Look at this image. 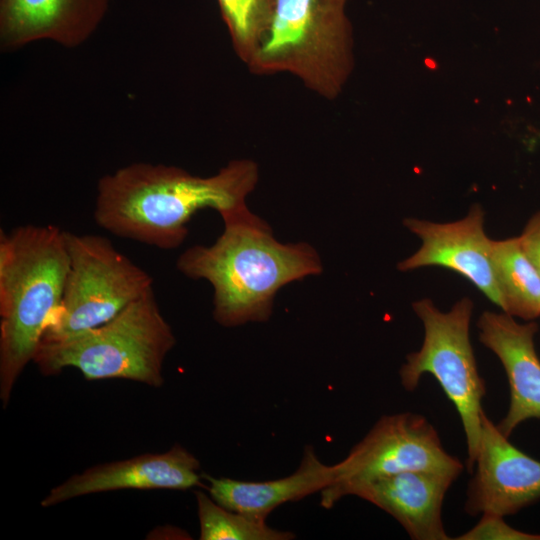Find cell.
Masks as SVG:
<instances>
[{"mask_svg":"<svg viewBox=\"0 0 540 540\" xmlns=\"http://www.w3.org/2000/svg\"><path fill=\"white\" fill-rule=\"evenodd\" d=\"M258 179V166L249 159L232 160L209 177L172 165L131 163L99 179L93 217L115 236L175 249L201 209L216 210L223 221L251 213L246 199Z\"/></svg>","mask_w":540,"mask_h":540,"instance_id":"6da1fadb","label":"cell"},{"mask_svg":"<svg viewBox=\"0 0 540 540\" xmlns=\"http://www.w3.org/2000/svg\"><path fill=\"white\" fill-rule=\"evenodd\" d=\"M176 265L186 277L211 284L213 317L224 327L268 320L283 286L323 269L314 247L277 241L269 224L252 212L224 221L213 244L187 248Z\"/></svg>","mask_w":540,"mask_h":540,"instance_id":"7a4b0ae2","label":"cell"},{"mask_svg":"<svg viewBox=\"0 0 540 540\" xmlns=\"http://www.w3.org/2000/svg\"><path fill=\"white\" fill-rule=\"evenodd\" d=\"M69 257L65 231L22 225L0 232V400L5 408L58 307Z\"/></svg>","mask_w":540,"mask_h":540,"instance_id":"3957f363","label":"cell"},{"mask_svg":"<svg viewBox=\"0 0 540 540\" xmlns=\"http://www.w3.org/2000/svg\"><path fill=\"white\" fill-rule=\"evenodd\" d=\"M175 344L151 289L102 325L41 342L33 362L45 376L75 368L87 380L126 379L157 388L164 383V360Z\"/></svg>","mask_w":540,"mask_h":540,"instance_id":"277c9868","label":"cell"},{"mask_svg":"<svg viewBox=\"0 0 540 540\" xmlns=\"http://www.w3.org/2000/svg\"><path fill=\"white\" fill-rule=\"evenodd\" d=\"M346 0H274L267 32L248 65L257 75L290 73L334 98L347 71Z\"/></svg>","mask_w":540,"mask_h":540,"instance_id":"5b68a950","label":"cell"},{"mask_svg":"<svg viewBox=\"0 0 540 540\" xmlns=\"http://www.w3.org/2000/svg\"><path fill=\"white\" fill-rule=\"evenodd\" d=\"M65 239L69 267L64 291L41 342L102 325L153 289L151 275L106 237L65 231Z\"/></svg>","mask_w":540,"mask_h":540,"instance_id":"8992f818","label":"cell"},{"mask_svg":"<svg viewBox=\"0 0 540 540\" xmlns=\"http://www.w3.org/2000/svg\"><path fill=\"white\" fill-rule=\"evenodd\" d=\"M424 326L421 348L407 355L399 374L402 386L413 391L424 374H431L461 419L467 443V468L471 472L481 435L482 399L486 393L473 348L469 327L473 303L469 298L456 302L448 312L438 310L423 299L413 303Z\"/></svg>","mask_w":540,"mask_h":540,"instance_id":"52a82bcc","label":"cell"},{"mask_svg":"<svg viewBox=\"0 0 540 540\" xmlns=\"http://www.w3.org/2000/svg\"><path fill=\"white\" fill-rule=\"evenodd\" d=\"M320 504L333 507L361 483L407 470H432L459 476L463 464L448 454L433 425L410 412L381 417L340 462Z\"/></svg>","mask_w":540,"mask_h":540,"instance_id":"ba28073f","label":"cell"},{"mask_svg":"<svg viewBox=\"0 0 540 540\" xmlns=\"http://www.w3.org/2000/svg\"><path fill=\"white\" fill-rule=\"evenodd\" d=\"M486 415L469 482L467 514L507 516L540 499V461L514 446Z\"/></svg>","mask_w":540,"mask_h":540,"instance_id":"9c48e42d","label":"cell"},{"mask_svg":"<svg viewBox=\"0 0 540 540\" xmlns=\"http://www.w3.org/2000/svg\"><path fill=\"white\" fill-rule=\"evenodd\" d=\"M484 212L473 206L466 217L454 222L435 223L408 218L404 225L422 241L421 247L398 264L400 271L425 266L452 270L478 288L502 309L503 302L492 259V240L483 229Z\"/></svg>","mask_w":540,"mask_h":540,"instance_id":"30bf717a","label":"cell"},{"mask_svg":"<svg viewBox=\"0 0 540 540\" xmlns=\"http://www.w3.org/2000/svg\"><path fill=\"white\" fill-rule=\"evenodd\" d=\"M200 462L179 444L163 453H147L99 464L52 488L41 501L51 507L90 494L136 490H188L202 486Z\"/></svg>","mask_w":540,"mask_h":540,"instance_id":"8fae6325","label":"cell"},{"mask_svg":"<svg viewBox=\"0 0 540 540\" xmlns=\"http://www.w3.org/2000/svg\"><path fill=\"white\" fill-rule=\"evenodd\" d=\"M110 0H0V46L14 51L47 40L74 48L89 39Z\"/></svg>","mask_w":540,"mask_h":540,"instance_id":"7c38bea8","label":"cell"},{"mask_svg":"<svg viewBox=\"0 0 540 540\" xmlns=\"http://www.w3.org/2000/svg\"><path fill=\"white\" fill-rule=\"evenodd\" d=\"M477 326L479 340L499 358L507 375L510 404L497 427L509 437L524 421L540 419V359L534 345L538 326L491 311L482 313Z\"/></svg>","mask_w":540,"mask_h":540,"instance_id":"4fadbf2b","label":"cell"},{"mask_svg":"<svg viewBox=\"0 0 540 540\" xmlns=\"http://www.w3.org/2000/svg\"><path fill=\"white\" fill-rule=\"evenodd\" d=\"M457 475L432 470H407L353 487L362 498L396 519L415 540L450 539L442 523L446 492Z\"/></svg>","mask_w":540,"mask_h":540,"instance_id":"5bb4252c","label":"cell"},{"mask_svg":"<svg viewBox=\"0 0 540 540\" xmlns=\"http://www.w3.org/2000/svg\"><path fill=\"white\" fill-rule=\"evenodd\" d=\"M334 466L324 464L306 447L298 468L274 480L251 482L203 474L208 494L227 509L266 521L277 507L321 492L333 481Z\"/></svg>","mask_w":540,"mask_h":540,"instance_id":"9a60e30c","label":"cell"},{"mask_svg":"<svg viewBox=\"0 0 540 540\" xmlns=\"http://www.w3.org/2000/svg\"><path fill=\"white\" fill-rule=\"evenodd\" d=\"M491 259L503 312L524 320L540 316V275L519 238L492 240Z\"/></svg>","mask_w":540,"mask_h":540,"instance_id":"2e32d148","label":"cell"},{"mask_svg":"<svg viewBox=\"0 0 540 540\" xmlns=\"http://www.w3.org/2000/svg\"><path fill=\"white\" fill-rule=\"evenodd\" d=\"M201 540H290L289 531L274 529L266 521L230 510L209 494L196 491Z\"/></svg>","mask_w":540,"mask_h":540,"instance_id":"e0dca14e","label":"cell"},{"mask_svg":"<svg viewBox=\"0 0 540 540\" xmlns=\"http://www.w3.org/2000/svg\"><path fill=\"white\" fill-rule=\"evenodd\" d=\"M236 55L247 66L269 27L274 0H217Z\"/></svg>","mask_w":540,"mask_h":540,"instance_id":"ac0fdd59","label":"cell"},{"mask_svg":"<svg viewBox=\"0 0 540 540\" xmlns=\"http://www.w3.org/2000/svg\"><path fill=\"white\" fill-rule=\"evenodd\" d=\"M456 539H512V540H540L539 534L519 531L509 526L502 516L482 514L476 526Z\"/></svg>","mask_w":540,"mask_h":540,"instance_id":"d6986e66","label":"cell"},{"mask_svg":"<svg viewBox=\"0 0 540 540\" xmlns=\"http://www.w3.org/2000/svg\"><path fill=\"white\" fill-rule=\"evenodd\" d=\"M518 238L524 252L540 275V212L529 219Z\"/></svg>","mask_w":540,"mask_h":540,"instance_id":"ffe728a7","label":"cell"},{"mask_svg":"<svg viewBox=\"0 0 540 540\" xmlns=\"http://www.w3.org/2000/svg\"><path fill=\"white\" fill-rule=\"evenodd\" d=\"M424 64H425V66L427 68H429L431 70H435L437 68V63L432 58H426L425 61H424Z\"/></svg>","mask_w":540,"mask_h":540,"instance_id":"44dd1931","label":"cell"}]
</instances>
